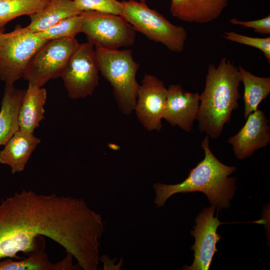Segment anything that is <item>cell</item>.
<instances>
[{
    "mask_svg": "<svg viewBox=\"0 0 270 270\" xmlns=\"http://www.w3.org/2000/svg\"><path fill=\"white\" fill-rule=\"evenodd\" d=\"M82 12L74 0H51L42 10L30 16V23L25 27L33 32H42Z\"/></svg>",
    "mask_w": 270,
    "mask_h": 270,
    "instance_id": "19",
    "label": "cell"
},
{
    "mask_svg": "<svg viewBox=\"0 0 270 270\" xmlns=\"http://www.w3.org/2000/svg\"><path fill=\"white\" fill-rule=\"evenodd\" d=\"M120 16L136 32L150 40L163 44L170 50L180 52L184 48L188 33L182 26L172 24L145 2L124 0Z\"/></svg>",
    "mask_w": 270,
    "mask_h": 270,
    "instance_id": "5",
    "label": "cell"
},
{
    "mask_svg": "<svg viewBox=\"0 0 270 270\" xmlns=\"http://www.w3.org/2000/svg\"><path fill=\"white\" fill-rule=\"evenodd\" d=\"M230 22L234 25L252 28L254 32L260 33L261 34H270V14L266 17L254 20L242 21L236 18H232L230 20Z\"/></svg>",
    "mask_w": 270,
    "mask_h": 270,
    "instance_id": "25",
    "label": "cell"
},
{
    "mask_svg": "<svg viewBox=\"0 0 270 270\" xmlns=\"http://www.w3.org/2000/svg\"><path fill=\"white\" fill-rule=\"evenodd\" d=\"M238 68L244 86V117L246 120L270 93V78L255 76L242 66Z\"/></svg>",
    "mask_w": 270,
    "mask_h": 270,
    "instance_id": "20",
    "label": "cell"
},
{
    "mask_svg": "<svg viewBox=\"0 0 270 270\" xmlns=\"http://www.w3.org/2000/svg\"><path fill=\"white\" fill-rule=\"evenodd\" d=\"M100 261L102 262L104 265V270H120L122 266V260H120V264L117 265H114V263L116 261V259L110 260V258L106 255H102L100 258Z\"/></svg>",
    "mask_w": 270,
    "mask_h": 270,
    "instance_id": "26",
    "label": "cell"
},
{
    "mask_svg": "<svg viewBox=\"0 0 270 270\" xmlns=\"http://www.w3.org/2000/svg\"><path fill=\"white\" fill-rule=\"evenodd\" d=\"M46 90L28 83L18 114L20 129L34 133L44 116Z\"/></svg>",
    "mask_w": 270,
    "mask_h": 270,
    "instance_id": "18",
    "label": "cell"
},
{
    "mask_svg": "<svg viewBox=\"0 0 270 270\" xmlns=\"http://www.w3.org/2000/svg\"><path fill=\"white\" fill-rule=\"evenodd\" d=\"M246 120L242 128L228 140L238 160L251 156L270 142L269 121L262 110L258 109L250 114Z\"/></svg>",
    "mask_w": 270,
    "mask_h": 270,
    "instance_id": "12",
    "label": "cell"
},
{
    "mask_svg": "<svg viewBox=\"0 0 270 270\" xmlns=\"http://www.w3.org/2000/svg\"><path fill=\"white\" fill-rule=\"evenodd\" d=\"M46 240L43 236L36 238L34 250L26 258L13 260L7 258L0 260V270H81L77 264L72 263L73 256L68 253L62 260L52 262L45 252Z\"/></svg>",
    "mask_w": 270,
    "mask_h": 270,
    "instance_id": "14",
    "label": "cell"
},
{
    "mask_svg": "<svg viewBox=\"0 0 270 270\" xmlns=\"http://www.w3.org/2000/svg\"><path fill=\"white\" fill-rule=\"evenodd\" d=\"M99 72L110 84L118 106L125 115L134 111L140 84L136 75L140 64L131 49L94 46Z\"/></svg>",
    "mask_w": 270,
    "mask_h": 270,
    "instance_id": "4",
    "label": "cell"
},
{
    "mask_svg": "<svg viewBox=\"0 0 270 270\" xmlns=\"http://www.w3.org/2000/svg\"><path fill=\"white\" fill-rule=\"evenodd\" d=\"M94 47L88 42L80 44L60 74L70 98L91 96L98 84L99 68Z\"/></svg>",
    "mask_w": 270,
    "mask_h": 270,
    "instance_id": "9",
    "label": "cell"
},
{
    "mask_svg": "<svg viewBox=\"0 0 270 270\" xmlns=\"http://www.w3.org/2000/svg\"><path fill=\"white\" fill-rule=\"evenodd\" d=\"M172 15L184 22L206 24L217 19L229 0H170Z\"/></svg>",
    "mask_w": 270,
    "mask_h": 270,
    "instance_id": "15",
    "label": "cell"
},
{
    "mask_svg": "<svg viewBox=\"0 0 270 270\" xmlns=\"http://www.w3.org/2000/svg\"><path fill=\"white\" fill-rule=\"evenodd\" d=\"M74 38L48 40L30 61L22 78L38 87L60 74L69 58L79 46Z\"/></svg>",
    "mask_w": 270,
    "mask_h": 270,
    "instance_id": "8",
    "label": "cell"
},
{
    "mask_svg": "<svg viewBox=\"0 0 270 270\" xmlns=\"http://www.w3.org/2000/svg\"><path fill=\"white\" fill-rule=\"evenodd\" d=\"M209 136L201 143L204 152V158L192 169L182 182L175 184L156 183L153 188L156 194L154 202L158 208L163 206L173 194L200 192L204 193L212 205L218 209L230 206L236 189V178L228 177L236 168L221 162L210 148Z\"/></svg>",
    "mask_w": 270,
    "mask_h": 270,
    "instance_id": "3",
    "label": "cell"
},
{
    "mask_svg": "<svg viewBox=\"0 0 270 270\" xmlns=\"http://www.w3.org/2000/svg\"><path fill=\"white\" fill-rule=\"evenodd\" d=\"M40 140L34 134L19 129L0 152V163L8 166L14 174L22 172Z\"/></svg>",
    "mask_w": 270,
    "mask_h": 270,
    "instance_id": "16",
    "label": "cell"
},
{
    "mask_svg": "<svg viewBox=\"0 0 270 270\" xmlns=\"http://www.w3.org/2000/svg\"><path fill=\"white\" fill-rule=\"evenodd\" d=\"M167 90L163 118L172 126L190 132L197 120L200 94L186 92L180 84H170Z\"/></svg>",
    "mask_w": 270,
    "mask_h": 270,
    "instance_id": "13",
    "label": "cell"
},
{
    "mask_svg": "<svg viewBox=\"0 0 270 270\" xmlns=\"http://www.w3.org/2000/svg\"><path fill=\"white\" fill-rule=\"evenodd\" d=\"M242 77L238 67L226 57L218 66L210 64L204 90L200 94L198 128L213 138H218L238 107Z\"/></svg>",
    "mask_w": 270,
    "mask_h": 270,
    "instance_id": "2",
    "label": "cell"
},
{
    "mask_svg": "<svg viewBox=\"0 0 270 270\" xmlns=\"http://www.w3.org/2000/svg\"><path fill=\"white\" fill-rule=\"evenodd\" d=\"M104 232L101 216L82 199L23 190L0 202V260L22 258L17 254L32 251L43 236L64 248L82 269L96 270Z\"/></svg>",
    "mask_w": 270,
    "mask_h": 270,
    "instance_id": "1",
    "label": "cell"
},
{
    "mask_svg": "<svg viewBox=\"0 0 270 270\" xmlns=\"http://www.w3.org/2000/svg\"><path fill=\"white\" fill-rule=\"evenodd\" d=\"M82 13L66 18L44 31L35 33L47 41L74 38L81 32L83 20Z\"/></svg>",
    "mask_w": 270,
    "mask_h": 270,
    "instance_id": "22",
    "label": "cell"
},
{
    "mask_svg": "<svg viewBox=\"0 0 270 270\" xmlns=\"http://www.w3.org/2000/svg\"><path fill=\"white\" fill-rule=\"evenodd\" d=\"M3 33L4 32H2L0 31V36L2 35Z\"/></svg>",
    "mask_w": 270,
    "mask_h": 270,
    "instance_id": "28",
    "label": "cell"
},
{
    "mask_svg": "<svg viewBox=\"0 0 270 270\" xmlns=\"http://www.w3.org/2000/svg\"><path fill=\"white\" fill-rule=\"evenodd\" d=\"M222 36L226 40L256 48L260 50L270 63V37L253 38L236 32H225Z\"/></svg>",
    "mask_w": 270,
    "mask_h": 270,
    "instance_id": "24",
    "label": "cell"
},
{
    "mask_svg": "<svg viewBox=\"0 0 270 270\" xmlns=\"http://www.w3.org/2000/svg\"><path fill=\"white\" fill-rule=\"evenodd\" d=\"M26 90L5 85L0 110V145L5 146L20 129L18 114Z\"/></svg>",
    "mask_w": 270,
    "mask_h": 270,
    "instance_id": "17",
    "label": "cell"
},
{
    "mask_svg": "<svg viewBox=\"0 0 270 270\" xmlns=\"http://www.w3.org/2000/svg\"><path fill=\"white\" fill-rule=\"evenodd\" d=\"M78 8L82 12L94 11L120 16L122 2L118 0H74Z\"/></svg>",
    "mask_w": 270,
    "mask_h": 270,
    "instance_id": "23",
    "label": "cell"
},
{
    "mask_svg": "<svg viewBox=\"0 0 270 270\" xmlns=\"http://www.w3.org/2000/svg\"><path fill=\"white\" fill-rule=\"evenodd\" d=\"M167 92L162 80L152 74L144 76L138 90L134 110L140 122L148 130H160Z\"/></svg>",
    "mask_w": 270,
    "mask_h": 270,
    "instance_id": "10",
    "label": "cell"
},
{
    "mask_svg": "<svg viewBox=\"0 0 270 270\" xmlns=\"http://www.w3.org/2000/svg\"><path fill=\"white\" fill-rule=\"evenodd\" d=\"M46 42L26 27L17 26L0 36V78L14 84L23 76L32 57Z\"/></svg>",
    "mask_w": 270,
    "mask_h": 270,
    "instance_id": "6",
    "label": "cell"
},
{
    "mask_svg": "<svg viewBox=\"0 0 270 270\" xmlns=\"http://www.w3.org/2000/svg\"><path fill=\"white\" fill-rule=\"evenodd\" d=\"M216 207L212 205L204 208L196 218V224L191 234L195 238V242L192 246L194 250V260L190 266H185L187 270H208L216 248V243L221 236L217 233V229L222 223L214 217Z\"/></svg>",
    "mask_w": 270,
    "mask_h": 270,
    "instance_id": "11",
    "label": "cell"
},
{
    "mask_svg": "<svg viewBox=\"0 0 270 270\" xmlns=\"http://www.w3.org/2000/svg\"><path fill=\"white\" fill-rule=\"evenodd\" d=\"M51 0H0V31L6 24L20 16H30L43 8Z\"/></svg>",
    "mask_w": 270,
    "mask_h": 270,
    "instance_id": "21",
    "label": "cell"
},
{
    "mask_svg": "<svg viewBox=\"0 0 270 270\" xmlns=\"http://www.w3.org/2000/svg\"><path fill=\"white\" fill-rule=\"evenodd\" d=\"M81 32L94 46L110 49L132 46L136 31L120 16L94 11H84Z\"/></svg>",
    "mask_w": 270,
    "mask_h": 270,
    "instance_id": "7",
    "label": "cell"
},
{
    "mask_svg": "<svg viewBox=\"0 0 270 270\" xmlns=\"http://www.w3.org/2000/svg\"><path fill=\"white\" fill-rule=\"evenodd\" d=\"M134 0V1H138V2H146V0Z\"/></svg>",
    "mask_w": 270,
    "mask_h": 270,
    "instance_id": "27",
    "label": "cell"
}]
</instances>
